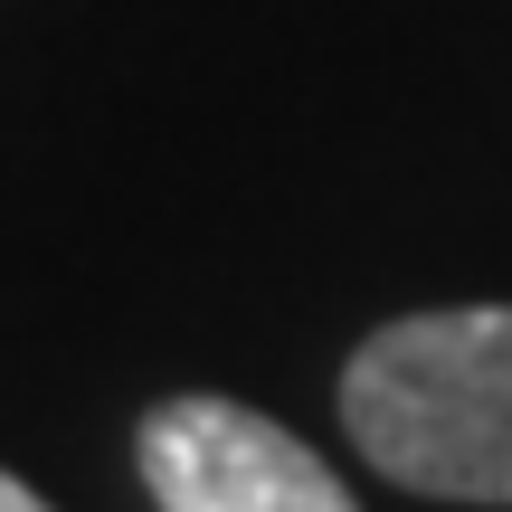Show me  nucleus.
Returning <instances> with one entry per match:
<instances>
[{
    "label": "nucleus",
    "mask_w": 512,
    "mask_h": 512,
    "mask_svg": "<svg viewBox=\"0 0 512 512\" xmlns=\"http://www.w3.org/2000/svg\"><path fill=\"white\" fill-rule=\"evenodd\" d=\"M342 427L408 494L512 503V304L380 323L342 361Z\"/></svg>",
    "instance_id": "nucleus-1"
},
{
    "label": "nucleus",
    "mask_w": 512,
    "mask_h": 512,
    "mask_svg": "<svg viewBox=\"0 0 512 512\" xmlns=\"http://www.w3.org/2000/svg\"><path fill=\"white\" fill-rule=\"evenodd\" d=\"M133 456L162 512H361L294 427L238 399H162Z\"/></svg>",
    "instance_id": "nucleus-2"
},
{
    "label": "nucleus",
    "mask_w": 512,
    "mask_h": 512,
    "mask_svg": "<svg viewBox=\"0 0 512 512\" xmlns=\"http://www.w3.org/2000/svg\"><path fill=\"white\" fill-rule=\"evenodd\" d=\"M0 512H48V503H38V494H29L19 475H0Z\"/></svg>",
    "instance_id": "nucleus-3"
}]
</instances>
